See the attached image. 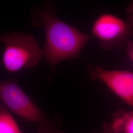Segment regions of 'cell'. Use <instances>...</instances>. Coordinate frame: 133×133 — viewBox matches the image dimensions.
Instances as JSON below:
<instances>
[{"instance_id": "obj_1", "label": "cell", "mask_w": 133, "mask_h": 133, "mask_svg": "<svg viewBox=\"0 0 133 133\" xmlns=\"http://www.w3.org/2000/svg\"><path fill=\"white\" fill-rule=\"evenodd\" d=\"M38 15L41 25L45 30L43 56L51 68L63 61L79 57L90 37L59 19L48 10H41Z\"/></svg>"}, {"instance_id": "obj_2", "label": "cell", "mask_w": 133, "mask_h": 133, "mask_svg": "<svg viewBox=\"0 0 133 133\" xmlns=\"http://www.w3.org/2000/svg\"><path fill=\"white\" fill-rule=\"evenodd\" d=\"M4 45L2 63L6 70L15 72L37 66L43 57L42 50L32 35L12 32L0 35Z\"/></svg>"}, {"instance_id": "obj_3", "label": "cell", "mask_w": 133, "mask_h": 133, "mask_svg": "<svg viewBox=\"0 0 133 133\" xmlns=\"http://www.w3.org/2000/svg\"><path fill=\"white\" fill-rule=\"evenodd\" d=\"M131 21H125L114 14H103L93 22L91 33L104 49L121 48L131 41Z\"/></svg>"}, {"instance_id": "obj_4", "label": "cell", "mask_w": 133, "mask_h": 133, "mask_svg": "<svg viewBox=\"0 0 133 133\" xmlns=\"http://www.w3.org/2000/svg\"><path fill=\"white\" fill-rule=\"evenodd\" d=\"M0 101L26 121L42 124L49 120L14 80H0Z\"/></svg>"}, {"instance_id": "obj_5", "label": "cell", "mask_w": 133, "mask_h": 133, "mask_svg": "<svg viewBox=\"0 0 133 133\" xmlns=\"http://www.w3.org/2000/svg\"><path fill=\"white\" fill-rule=\"evenodd\" d=\"M92 80L103 82L114 93L130 106L133 105V73L128 70H109L102 66H89Z\"/></svg>"}, {"instance_id": "obj_6", "label": "cell", "mask_w": 133, "mask_h": 133, "mask_svg": "<svg viewBox=\"0 0 133 133\" xmlns=\"http://www.w3.org/2000/svg\"><path fill=\"white\" fill-rule=\"evenodd\" d=\"M111 128L117 133H133V113L118 109L112 115Z\"/></svg>"}, {"instance_id": "obj_7", "label": "cell", "mask_w": 133, "mask_h": 133, "mask_svg": "<svg viewBox=\"0 0 133 133\" xmlns=\"http://www.w3.org/2000/svg\"><path fill=\"white\" fill-rule=\"evenodd\" d=\"M0 133H23L8 109L1 101Z\"/></svg>"}, {"instance_id": "obj_8", "label": "cell", "mask_w": 133, "mask_h": 133, "mask_svg": "<svg viewBox=\"0 0 133 133\" xmlns=\"http://www.w3.org/2000/svg\"><path fill=\"white\" fill-rule=\"evenodd\" d=\"M38 131V133H65L50 119L44 123L39 124Z\"/></svg>"}, {"instance_id": "obj_9", "label": "cell", "mask_w": 133, "mask_h": 133, "mask_svg": "<svg viewBox=\"0 0 133 133\" xmlns=\"http://www.w3.org/2000/svg\"><path fill=\"white\" fill-rule=\"evenodd\" d=\"M126 46V53L127 54V55L130 60L132 62H133V44L131 40L129 42Z\"/></svg>"}, {"instance_id": "obj_10", "label": "cell", "mask_w": 133, "mask_h": 133, "mask_svg": "<svg viewBox=\"0 0 133 133\" xmlns=\"http://www.w3.org/2000/svg\"><path fill=\"white\" fill-rule=\"evenodd\" d=\"M99 133H117L114 131L111 127L110 124H105L102 131Z\"/></svg>"}]
</instances>
